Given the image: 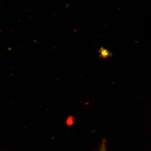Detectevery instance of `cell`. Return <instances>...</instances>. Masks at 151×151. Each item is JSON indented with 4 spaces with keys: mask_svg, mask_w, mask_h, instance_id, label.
Wrapping results in <instances>:
<instances>
[{
    "mask_svg": "<svg viewBox=\"0 0 151 151\" xmlns=\"http://www.w3.org/2000/svg\"><path fill=\"white\" fill-rule=\"evenodd\" d=\"M99 151H107L106 150V141H103V142L102 143L101 147L100 149V150Z\"/></svg>",
    "mask_w": 151,
    "mask_h": 151,
    "instance_id": "cell-2",
    "label": "cell"
},
{
    "mask_svg": "<svg viewBox=\"0 0 151 151\" xmlns=\"http://www.w3.org/2000/svg\"><path fill=\"white\" fill-rule=\"evenodd\" d=\"M99 57L103 59H108L113 56V53L103 47H100L99 51Z\"/></svg>",
    "mask_w": 151,
    "mask_h": 151,
    "instance_id": "cell-1",
    "label": "cell"
}]
</instances>
